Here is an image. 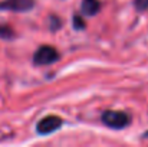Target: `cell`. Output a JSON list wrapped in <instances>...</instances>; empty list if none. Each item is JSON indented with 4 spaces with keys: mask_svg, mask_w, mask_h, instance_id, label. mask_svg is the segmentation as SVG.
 Segmentation results:
<instances>
[{
    "mask_svg": "<svg viewBox=\"0 0 148 147\" xmlns=\"http://www.w3.org/2000/svg\"><path fill=\"white\" fill-rule=\"evenodd\" d=\"M58 59H59L58 50L52 46H48V45L40 46L33 55V62L36 65H49V63L56 62Z\"/></svg>",
    "mask_w": 148,
    "mask_h": 147,
    "instance_id": "cell-2",
    "label": "cell"
},
{
    "mask_svg": "<svg viewBox=\"0 0 148 147\" xmlns=\"http://www.w3.org/2000/svg\"><path fill=\"white\" fill-rule=\"evenodd\" d=\"M101 9L99 0H84L82 1V12L86 16H95Z\"/></svg>",
    "mask_w": 148,
    "mask_h": 147,
    "instance_id": "cell-5",
    "label": "cell"
},
{
    "mask_svg": "<svg viewBox=\"0 0 148 147\" xmlns=\"http://www.w3.org/2000/svg\"><path fill=\"white\" fill-rule=\"evenodd\" d=\"M102 123L106 127L119 130V128H125L127 126H130L131 117L124 111H105L102 114Z\"/></svg>",
    "mask_w": 148,
    "mask_h": 147,
    "instance_id": "cell-1",
    "label": "cell"
},
{
    "mask_svg": "<svg viewBox=\"0 0 148 147\" xmlns=\"http://www.w3.org/2000/svg\"><path fill=\"white\" fill-rule=\"evenodd\" d=\"M14 36V32L12 28H9L7 25H0V38L3 39H10Z\"/></svg>",
    "mask_w": 148,
    "mask_h": 147,
    "instance_id": "cell-6",
    "label": "cell"
},
{
    "mask_svg": "<svg viewBox=\"0 0 148 147\" xmlns=\"http://www.w3.org/2000/svg\"><path fill=\"white\" fill-rule=\"evenodd\" d=\"M62 124H63V121H62L60 117H58V115H48V117L42 118L38 123L36 131L40 136H46V134H50V133L59 130L62 127Z\"/></svg>",
    "mask_w": 148,
    "mask_h": 147,
    "instance_id": "cell-3",
    "label": "cell"
},
{
    "mask_svg": "<svg viewBox=\"0 0 148 147\" xmlns=\"http://www.w3.org/2000/svg\"><path fill=\"white\" fill-rule=\"evenodd\" d=\"M35 6V0H4L0 3V10L27 12Z\"/></svg>",
    "mask_w": 148,
    "mask_h": 147,
    "instance_id": "cell-4",
    "label": "cell"
},
{
    "mask_svg": "<svg viewBox=\"0 0 148 147\" xmlns=\"http://www.w3.org/2000/svg\"><path fill=\"white\" fill-rule=\"evenodd\" d=\"M144 137H148V131H145V133H144Z\"/></svg>",
    "mask_w": 148,
    "mask_h": 147,
    "instance_id": "cell-9",
    "label": "cell"
},
{
    "mask_svg": "<svg viewBox=\"0 0 148 147\" xmlns=\"http://www.w3.org/2000/svg\"><path fill=\"white\" fill-rule=\"evenodd\" d=\"M135 7L140 12L148 10V0H135Z\"/></svg>",
    "mask_w": 148,
    "mask_h": 147,
    "instance_id": "cell-8",
    "label": "cell"
},
{
    "mask_svg": "<svg viewBox=\"0 0 148 147\" xmlns=\"http://www.w3.org/2000/svg\"><path fill=\"white\" fill-rule=\"evenodd\" d=\"M73 28H75L76 30L85 29V22H84L79 16H73Z\"/></svg>",
    "mask_w": 148,
    "mask_h": 147,
    "instance_id": "cell-7",
    "label": "cell"
}]
</instances>
